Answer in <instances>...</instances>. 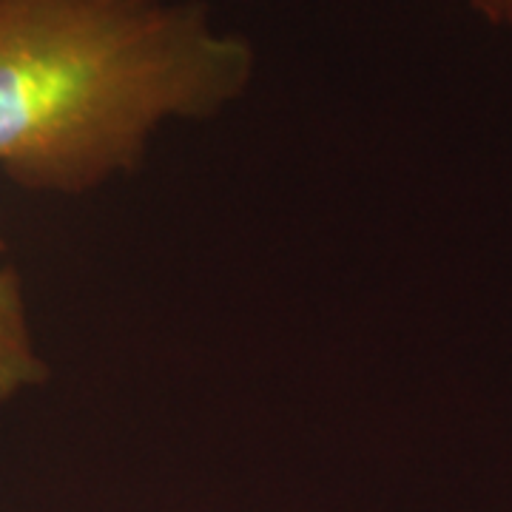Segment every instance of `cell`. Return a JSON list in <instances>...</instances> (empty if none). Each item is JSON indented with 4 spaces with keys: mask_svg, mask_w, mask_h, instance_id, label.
Wrapping results in <instances>:
<instances>
[{
    "mask_svg": "<svg viewBox=\"0 0 512 512\" xmlns=\"http://www.w3.org/2000/svg\"><path fill=\"white\" fill-rule=\"evenodd\" d=\"M3 251L6 239L0 237V254ZM49 376L52 367L37 348L23 299V282L15 268L0 265V404L43 387Z\"/></svg>",
    "mask_w": 512,
    "mask_h": 512,
    "instance_id": "cell-2",
    "label": "cell"
},
{
    "mask_svg": "<svg viewBox=\"0 0 512 512\" xmlns=\"http://www.w3.org/2000/svg\"><path fill=\"white\" fill-rule=\"evenodd\" d=\"M254 46L200 0H0V174L83 197L146 163L165 123L220 117Z\"/></svg>",
    "mask_w": 512,
    "mask_h": 512,
    "instance_id": "cell-1",
    "label": "cell"
},
{
    "mask_svg": "<svg viewBox=\"0 0 512 512\" xmlns=\"http://www.w3.org/2000/svg\"><path fill=\"white\" fill-rule=\"evenodd\" d=\"M467 6L490 26L512 29V0H467Z\"/></svg>",
    "mask_w": 512,
    "mask_h": 512,
    "instance_id": "cell-3",
    "label": "cell"
}]
</instances>
